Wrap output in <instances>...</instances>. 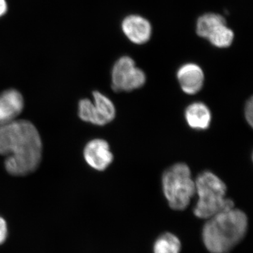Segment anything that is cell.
Wrapping results in <instances>:
<instances>
[{
  "mask_svg": "<svg viewBox=\"0 0 253 253\" xmlns=\"http://www.w3.org/2000/svg\"><path fill=\"white\" fill-rule=\"evenodd\" d=\"M0 155L11 175L25 176L41 164L42 142L36 126L26 120H14L0 126Z\"/></svg>",
  "mask_w": 253,
  "mask_h": 253,
  "instance_id": "1",
  "label": "cell"
},
{
  "mask_svg": "<svg viewBox=\"0 0 253 253\" xmlns=\"http://www.w3.org/2000/svg\"><path fill=\"white\" fill-rule=\"evenodd\" d=\"M208 219L203 229V241L211 253H229L247 232V216L236 208L222 211Z\"/></svg>",
  "mask_w": 253,
  "mask_h": 253,
  "instance_id": "2",
  "label": "cell"
},
{
  "mask_svg": "<svg viewBox=\"0 0 253 253\" xmlns=\"http://www.w3.org/2000/svg\"><path fill=\"white\" fill-rule=\"evenodd\" d=\"M196 193L199 196L194 213L201 219H209L218 213L234 208L231 199H226V186L219 176L206 171L195 181Z\"/></svg>",
  "mask_w": 253,
  "mask_h": 253,
  "instance_id": "3",
  "label": "cell"
},
{
  "mask_svg": "<svg viewBox=\"0 0 253 253\" xmlns=\"http://www.w3.org/2000/svg\"><path fill=\"white\" fill-rule=\"evenodd\" d=\"M162 185L168 204L174 211L185 210L196 194L195 181L185 163H176L168 168L163 174Z\"/></svg>",
  "mask_w": 253,
  "mask_h": 253,
  "instance_id": "4",
  "label": "cell"
},
{
  "mask_svg": "<svg viewBox=\"0 0 253 253\" xmlns=\"http://www.w3.org/2000/svg\"><path fill=\"white\" fill-rule=\"evenodd\" d=\"M112 89L115 91H131L144 86L146 77L144 71L136 67L128 56H123L115 63L112 70Z\"/></svg>",
  "mask_w": 253,
  "mask_h": 253,
  "instance_id": "5",
  "label": "cell"
},
{
  "mask_svg": "<svg viewBox=\"0 0 253 253\" xmlns=\"http://www.w3.org/2000/svg\"><path fill=\"white\" fill-rule=\"evenodd\" d=\"M84 160L93 169L104 171L113 161V155L107 141L101 139H93L84 149Z\"/></svg>",
  "mask_w": 253,
  "mask_h": 253,
  "instance_id": "6",
  "label": "cell"
},
{
  "mask_svg": "<svg viewBox=\"0 0 253 253\" xmlns=\"http://www.w3.org/2000/svg\"><path fill=\"white\" fill-rule=\"evenodd\" d=\"M22 94L14 89H6L0 94V126L14 121L22 112Z\"/></svg>",
  "mask_w": 253,
  "mask_h": 253,
  "instance_id": "7",
  "label": "cell"
},
{
  "mask_svg": "<svg viewBox=\"0 0 253 253\" xmlns=\"http://www.w3.org/2000/svg\"><path fill=\"white\" fill-rule=\"evenodd\" d=\"M176 76L181 89L186 94H196L204 86V71L195 63H186L181 66Z\"/></svg>",
  "mask_w": 253,
  "mask_h": 253,
  "instance_id": "8",
  "label": "cell"
},
{
  "mask_svg": "<svg viewBox=\"0 0 253 253\" xmlns=\"http://www.w3.org/2000/svg\"><path fill=\"white\" fill-rule=\"evenodd\" d=\"M122 28L128 39L135 44H144L151 38V24L141 16L135 15L127 16L123 21Z\"/></svg>",
  "mask_w": 253,
  "mask_h": 253,
  "instance_id": "9",
  "label": "cell"
},
{
  "mask_svg": "<svg viewBox=\"0 0 253 253\" xmlns=\"http://www.w3.org/2000/svg\"><path fill=\"white\" fill-rule=\"evenodd\" d=\"M188 126L196 130H206L211 126L212 115L209 108L202 102H194L186 109Z\"/></svg>",
  "mask_w": 253,
  "mask_h": 253,
  "instance_id": "10",
  "label": "cell"
},
{
  "mask_svg": "<svg viewBox=\"0 0 253 253\" xmlns=\"http://www.w3.org/2000/svg\"><path fill=\"white\" fill-rule=\"evenodd\" d=\"M93 98L95 111L99 118L101 126L112 122L116 114V108L113 101L98 91L93 92Z\"/></svg>",
  "mask_w": 253,
  "mask_h": 253,
  "instance_id": "11",
  "label": "cell"
},
{
  "mask_svg": "<svg viewBox=\"0 0 253 253\" xmlns=\"http://www.w3.org/2000/svg\"><path fill=\"white\" fill-rule=\"evenodd\" d=\"M221 25H226L225 18L222 16L215 14H205L198 20L196 32L199 36L208 39L210 35Z\"/></svg>",
  "mask_w": 253,
  "mask_h": 253,
  "instance_id": "12",
  "label": "cell"
},
{
  "mask_svg": "<svg viewBox=\"0 0 253 253\" xmlns=\"http://www.w3.org/2000/svg\"><path fill=\"white\" fill-rule=\"evenodd\" d=\"M181 249L179 238L171 233H166L155 242L154 253H180Z\"/></svg>",
  "mask_w": 253,
  "mask_h": 253,
  "instance_id": "13",
  "label": "cell"
},
{
  "mask_svg": "<svg viewBox=\"0 0 253 253\" xmlns=\"http://www.w3.org/2000/svg\"><path fill=\"white\" fill-rule=\"evenodd\" d=\"M234 37V33L231 29L226 27V25H221L210 35L208 39L214 46L226 48L231 45Z\"/></svg>",
  "mask_w": 253,
  "mask_h": 253,
  "instance_id": "14",
  "label": "cell"
},
{
  "mask_svg": "<svg viewBox=\"0 0 253 253\" xmlns=\"http://www.w3.org/2000/svg\"><path fill=\"white\" fill-rule=\"evenodd\" d=\"M78 116L84 122L101 126L99 118L95 111L94 103L89 99L80 100L78 103Z\"/></svg>",
  "mask_w": 253,
  "mask_h": 253,
  "instance_id": "15",
  "label": "cell"
},
{
  "mask_svg": "<svg viewBox=\"0 0 253 253\" xmlns=\"http://www.w3.org/2000/svg\"><path fill=\"white\" fill-rule=\"evenodd\" d=\"M8 236L7 223L0 216V246L4 244Z\"/></svg>",
  "mask_w": 253,
  "mask_h": 253,
  "instance_id": "16",
  "label": "cell"
},
{
  "mask_svg": "<svg viewBox=\"0 0 253 253\" xmlns=\"http://www.w3.org/2000/svg\"><path fill=\"white\" fill-rule=\"evenodd\" d=\"M253 98L247 101L246 106H245V117H246V121L251 126H253Z\"/></svg>",
  "mask_w": 253,
  "mask_h": 253,
  "instance_id": "17",
  "label": "cell"
},
{
  "mask_svg": "<svg viewBox=\"0 0 253 253\" xmlns=\"http://www.w3.org/2000/svg\"><path fill=\"white\" fill-rule=\"evenodd\" d=\"M6 1H5V0H0V16H2V15L6 12Z\"/></svg>",
  "mask_w": 253,
  "mask_h": 253,
  "instance_id": "18",
  "label": "cell"
}]
</instances>
